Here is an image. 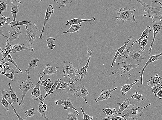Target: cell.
Returning <instances> with one entry per match:
<instances>
[{
  "instance_id": "obj_23",
  "label": "cell",
  "mask_w": 162,
  "mask_h": 120,
  "mask_svg": "<svg viewBox=\"0 0 162 120\" xmlns=\"http://www.w3.org/2000/svg\"><path fill=\"white\" fill-rule=\"evenodd\" d=\"M134 44H132L131 46L126 49L122 53L118 55L116 61H115V63L124 62V61L127 59V57H129V50Z\"/></svg>"
},
{
  "instance_id": "obj_18",
  "label": "cell",
  "mask_w": 162,
  "mask_h": 120,
  "mask_svg": "<svg viewBox=\"0 0 162 120\" xmlns=\"http://www.w3.org/2000/svg\"><path fill=\"white\" fill-rule=\"evenodd\" d=\"M1 53L2 56L3 57V59L4 60L7 62L11 63L17 69L20 70L21 73H23L21 70L18 67L17 64L15 63L13 60V58H12L10 54L6 53V52L2 50V48H1Z\"/></svg>"
},
{
  "instance_id": "obj_8",
  "label": "cell",
  "mask_w": 162,
  "mask_h": 120,
  "mask_svg": "<svg viewBox=\"0 0 162 120\" xmlns=\"http://www.w3.org/2000/svg\"><path fill=\"white\" fill-rule=\"evenodd\" d=\"M152 29L154 32L153 39L150 44V49L148 51L149 55H151L152 53V46H153L155 38L162 29V21L159 20H155L152 18Z\"/></svg>"
},
{
  "instance_id": "obj_32",
  "label": "cell",
  "mask_w": 162,
  "mask_h": 120,
  "mask_svg": "<svg viewBox=\"0 0 162 120\" xmlns=\"http://www.w3.org/2000/svg\"><path fill=\"white\" fill-rule=\"evenodd\" d=\"M8 85L11 91L12 104V105H14L16 103L19 102V98H18L16 93L12 90L10 83H9Z\"/></svg>"
},
{
  "instance_id": "obj_27",
  "label": "cell",
  "mask_w": 162,
  "mask_h": 120,
  "mask_svg": "<svg viewBox=\"0 0 162 120\" xmlns=\"http://www.w3.org/2000/svg\"><path fill=\"white\" fill-rule=\"evenodd\" d=\"M95 20V17H93L91 19H78V18H74L72 20H68L67 21V23L65 25H77L80 24L86 21H93Z\"/></svg>"
},
{
  "instance_id": "obj_50",
  "label": "cell",
  "mask_w": 162,
  "mask_h": 120,
  "mask_svg": "<svg viewBox=\"0 0 162 120\" xmlns=\"http://www.w3.org/2000/svg\"><path fill=\"white\" fill-rule=\"evenodd\" d=\"M2 97V99L1 101V104L5 107V109L7 111H9V105H11V104L5 99L4 97Z\"/></svg>"
},
{
  "instance_id": "obj_33",
  "label": "cell",
  "mask_w": 162,
  "mask_h": 120,
  "mask_svg": "<svg viewBox=\"0 0 162 120\" xmlns=\"http://www.w3.org/2000/svg\"><path fill=\"white\" fill-rule=\"evenodd\" d=\"M1 96L2 97H3L5 98V99L10 104L11 106L13 105L12 104L10 90L5 89L4 90H3L2 91Z\"/></svg>"
},
{
  "instance_id": "obj_56",
  "label": "cell",
  "mask_w": 162,
  "mask_h": 120,
  "mask_svg": "<svg viewBox=\"0 0 162 120\" xmlns=\"http://www.w3.org/2000/svg\"><path fill=\"white\" fill-rule=\"evenodd\" d=\"M11 106L12 108V109H13L14 112V113L17 116L18 119V120H26L25 119H23L21 118V116L19 115V114L17 112L16 110L15 109V108L13 106V105H12V106Z\"/></svg>"
},
{
  "instance_id": "obj_45",
  "label": "cell",
  "mask_w": 162,
  "mask_h": 120,
  "mask_svg": "<svg viewBox=\"0 0 162 120\" xmlns=\"http://www.w3.org/2000/svg\"><path fill=\"white\" fill-rule=\"evenodd\" d=\"M142 96L143 95L142 94H139L137 92H136L135 94H133L131 97L133 99H136L138 101H142L144 100V98L142 97Z\"/></svg>"
},
{
  "instance_id": "obj_34",
  "label": "cell",
  "mask_w": 162,
  "mask_h": 120,
  "mask_svg": "<svg viewBox=\"0 0 162 120\" xmlns=\"http://www.w3.org/2000/svg\"><path fill=\"white\" fill-rule=\"evenodd\" d=\"M151 31V27L149 26H147L146 27V29L144 30V31L142 33V34L140 38L138 39H137L136 41H133V44H135L137 42H138L139 43L141 42L143 39L145 37H146L147 35H148V34Z\"/></svg>"
},
{
  "instance_id": "obj_58",
  "label": "cell",
  "mask_w": 162,
  "mask_h": 120,
  "mask_svg": "<svg viewBox=\"0 0 162 120\" xmlns=\"http://www.w3.org/2000/svg\"><path fill=\"white\" fill-rule=\"evenodd\" d=\"M5 28V27L3 26H1V27H0V35L4 37L8 38V36H5L4 34H3L2 33V30L3 29Z\"/></svg>"
},
{
  "instance_id": "obj_40",
  "label": "cell",
  "mask_w": 162,
  "mask_h": 120,
  "mask_svg": "<svg viewBox=\"0 0 162 120\" xmlns=\"http://www.w3.org/2000/svg\"><path fill=\"white\" fill-rule=\"evenodd\" d=\"M61 79H58L56 80L55 81L54 83V84L52 86V87L50 91L49 92V93L47 95H45V96L44 97L43 101V102H44L45 98L47 97L49 95L54 93V91L56 90V88L57 87L58 83Z\"/></svg>"
},
{
  "instance_id": "obj_43",
  "label": "cell",
  "mask_w": 162,
  "mask_h": 120,
  "mask_svg": "<svg viewBox=\"0 0 162 120\" xmlns=\"http://www.w3.org/2000/svg\"><path fill=\"white\" fill-rule=\"evenodd\" d=\"M76 113L69 112L68 113L67 118L66 120H78Z\"/></svg>"
},
{
  "instance_id": "obj_24",
  "label": "cell",
  "mask_w": 162,
  "mask_h": 120,
  "mask_svg": "<svg viewBox=\"0 0 162 120\" xmlns=\"http://www.w3.org/2000/svg\"><path fill=\"white\" fill-rule=\"evenodd\" d=\"M76 82L72 81L71 84L68 85L66 89H62L63 90L68 94H72L74 95L77 91L79 89V88L76 85Z\"/></svg>"
},
{
  "instance_id": "obj_22",
  "label": "cell",
  "mask_w": 162,
  "mask_h": 120,
  "mask_svg": "<svg viewBox=\"0 0 162 120\" xmlns=\"http://www.w3.org/2000/svg\"><path fill=\"white\" fill-rule=\"evenodd\" d=\"M89 92L85 86L83 85L77 91L76 93L74 95V96L77 98L82 97L84 100H85L86 103L88 104V103L86 101V99L87 95H89Z\"/></svg>"
},
{
  "instance_id": "obj_37",
  "label": "cell",
  "mask_w": 162,
  "mask_h": 120,
  "mask_svg": "<svg viewBox=\"0 0 162 120\" xmlns=\"http://www.w3.org/2000/svg\"><path fill=\"white\" fill-rule=\"evenodd\" d=\"M66 79H65L63 81H61V79L60 80V81L58 83L56 90H58V89H60V90H62V89H66L68 85L71 84V82H69L68 83L65 82V81Z\"/></svg>"
},
{
  "instance_id": "obj_51",
  "label": "cell",
  "mask_w": 162,
  "mask_h": 120,
  "mask_svg": "<svg viewBox=\"0 0 162 120\" xmlns=\"http://www.w3.org/2000/svg\"><path fill=\"white\" fill-rule=\"evenodd\" d=\"M54 83H52L51 80L49 81L47 85L46 86V87H45L44 88L46 91V93L45 95H47L49 93V92L50 91L52 86L54 85Z\"/></svg>"
},
{
  "instance_id": "obj_3",
  "label": "cell",
  "mask_w": 162,
  "mask_h": 120,
  "mask_svg": "<svg viewBox=\"0 0 162 120\" xmlns=\"http://www.w3.org/2000/svg\"><path fill=\"white\" fill-rule=\"evenodd\" d=\"M136 9L131 10L127 7L121 8L119 11H116V17L117 21L123 20L124 21H130L135 22L136 21L134 12L136 11Z\"/></svg>"
},
{
  "instance_id": "obj_49",
  "label": "cell",
  "mask_w": 162,
  "mask_h": 120,
  "mask_svg": "<svg viewBox=\"0 0 162 120\" xmlns=\"http://www.w3.org/2000/svg\"><path fill=\"white\" fill-rule=\"evenodd\" d=\"M80 109L83 115V120H92L93 118V117L92 116H89L84 111L82 107H81Z\"/></svg>"
},
{
  "instance_id": "obj_30",
  "label": "cell",
  "mask_w": 162,
  "mask_h": 120,
  "mask_svg": "<svg viewBox=\"0 0 162 120\" xmlns=\"http://www.w3.org/2000/svg\"><path fill=\"white\" fill-rule=\"evenodd\" d=\"M162 80V76L156 74L154 77H151L147 81V85L148 86L155 85L160 83Z\"/></svg>"
},
{
  "instance_id": "obj_61",
  "label": "cell",
  "mask_w": 162,
  "mask_h": 120,
  "mask_svg": "<svg viewBox=\"0 0 162 120\" xmlns=\"http://www.w3.org/2000/svg\"><path fill=\"white\" fill-rule=\"evenodd\" d=\"M102 120H113L112 119H110L108 118V117H106V118H103Z\"/></svg>"
},
{
  "instance_id": "obj_60",
  "label": "cell",
  "mask_w": 162,
  "mask_h": 120,
  "mask_svg": "<svg viewBox=\"0 0 162 120\" xmlns=\"http://www.w3.org/2000/svg\"><path fill=\"white\" fill-rule=\"evenodd\" d=\"M151 2H156V3H158L159 4H160V7H161V11L162 12V3H161L160 2L158 1H151Z\"/></svg>"
},
{
  "instance_id": "obj_53",
  "label": "cell",
  "mask_w": 162,
  "mask_h": 120,
  "mask_svg": "<svg viewBox=\"0 0 162 120\" xmlns=\"http://www.w3.org/2000/svg\"><path fill=\"white\" fill-rule=\"evenodd\" d=\"M26 113V118L27 117H33L34 114H35V110L33 108L29 110H27L25 112Z\"/></svg>"
},
{
  "instance_id": "obj_57",
  "label": "cell",
  "mask_w": 162,
  "mask_h": 120,
  "mask_svg": "<svg viewBox=\"0 0 162 120\" xmlns=\"http://www.w3.org/2000/svg\"><path fill=\"white\" fill-rule=\"evenodd\" d=\"M155 96L159 99H162V90L158 91V93L155 95Z\"/></svg>"
},
{
  "instance_id": "obj_35",
  "label": "cell",
  "mask_w": 162,
  "mask_h": 120,
  "mask_svg": "<svg viewBox=\"0 0 162 120\" xmlns=\"http://www.w3.org/2000/svg\"><path fill=\"white\" fill-rule=\"evenodd\" d=\"M71 25L70 28L67 31L63 32V34L79 32L80 27L81 26L80 24L77 25Z\"/></svg>"
},
{
  "instance_id": "obj_47",
  "label": "cell",
  "mask_w": 162,
  "mask_h": 120,
  "mask_svg": "<svg viewBox=\"0 0 162 120\" xmlns=\"http://www.w3.org/2000/svg\"><path fill=\"white\" fill-rule=\"evenodd\" d=\"M10 18L4 17L2 14H1L0 16V26H3L6 24V21L10 19Z\"/></svg>"
},
{
  "instance_id": "obj_41",
  "label": "cell",
  "mask_w": 162,
  "mask_h": 120,
  "mask_svg": "<svg viewBox=\"0 0 162 120\" xmlns=\"http://www.w3.org/2000/svg\"><path fill=\"white\" fill-rule=\"evenodd\" d=\"M151 89L152 93L155 95L156 94L158 91L162 90V82H160L157 85H154Z\"/></svg>"
},
{
  "instance_id": "obj_26",
  "label": "cell",
  "mask_w": 162,
  "mask_h": 120,
  "mask_svg": "<svg viewBox=\"0 0 162 120\" xmlns=\"http://www.w3.org/2000/svg\"><path fill=\"white\" fill-rule=\"evenodd\" d=\"M37 110L44 118L46 120H49V118H47L46 115V111L48 110L47 107L44 103L42 100H40L39 103L37 107Z\"/></svg>"
},
{
  "instance_id": "obj_48",
  "label": "cell",
  "mask_w": 162,
  "mask_h": 120,
  "mask_svg": "<svg viewBox=\"0 0 162 120\" xmlns=\"http://www.w3.org/2000/svg\"><path fill=\"white\" fill-rule=\"evenodd\" d=\"M12 48V45H11L9 42L6 41V45L5 46V48L3 49L6 53L10 54L11 53Z\"/></svg>"
},
{
  "instance_id": "obj_9",
  "label": "cell",
  "mask_w": 162,
  "mask_h": 120,
  "mask_svg": "<svg viewBox=\"0 0 162 120\" xmlns=\"http://www.w3.org/2000/svg\"><path fill=\"white\" fill-rule=\"evenodd\" d=\"M21 29L20 27L16 26L11 25V29L8 33L10 36L7 39V42H12L15 40L20 39L19 37L22 34L20 32Z\"/></svg>"
},
{
  "instance_id": "obj_6",
  "label": "cell",
  "mask_w": 162,
  "mask_h": 120,
  "mask_svg": "<svg viewBox=\"0 0 162 120\" xmlns=\"http://www.w3.org/2000/svg\"><path fill=\"white\" fill-rule=\"evenodd\" d=\"M137 1L142 6L145 11L147 12V15L144 14V16L150 17L157 16L162 15V12L160 7L159 8L154 7L150 5L146 4L141 0H137Z\"/></svg>"
},
{
  "instance_id": "obj_42",
  "label": "cell",
  "mask_w": 162,
  "mask_h": 120,
  "mask_svg": "<svg viewBox=\"0 0 162 120\" xmlns=\"http://www.w3.org/2000/svg\"><path fill=\"white\" fill-rule=\"evenodd\" d=\"M54 2L57 3L60 5V8L61 7H64L68 4L71 3L72 1L71 0H64V1H58V0H55Z\"/></svg>"
},
{
  "instance_id": "obj_11",
  "label": "cell",
  "mask_w": 162,
  "mask_h": 120,
  "mask_svg": "<svg viewBox=\"0 0 162 120\" xmlns=\"http://www.w3.org/2000/svg\"><path fill=\"white\" fill-rule=\"evenodd\" d=\"M54 9L53 7V5L52 4L49 5L46 12L45 17L44 20V22L43 25L42 29L41 30L40 35L39 36V39H43V35L44 32L45 27L46 25V24L47 23L48 21L50 18L52 14L54 13Z\"/></svg>"
},
{
  "instance_id": "obj_14",
  "label": "cell",
  "mask_w": 162,
  "mask_h": 120,
  "mask_svg": "<svg viewBox=\"0 0 162 120\" xmlns=\"http://www.w3.org/2000/svg\"><path fill=\"white\" fill-rule=\"evenodd\" d=\"M55 104L56 105L60 104L62 106H64V109L65 110H67L69 108L72 109L75 111L77 115L79 114V112L77 111V110L73 106V104L70 100V98H69L68 100L65 99L64 101H62L61 100H56L55 101Z\"/></svg>"
},
{
  "instance_id": "obj_5",
  "label": "cell",
  "mask_w": 162,
  "mask_h": 120,
  "mask_svg": "<svg viewBox=\"0 0 162 120\" xmlns=\"http://www.w3.org/2000/svg\"><path fill=\"white\" fill-rule=\"evenodd\" d=\"M25 27L27 32L25 35L26 37L27 41L29 42L31 48L33 49V42L36 39L37 32L39 30L35 22L28 24Z\"/></svg>"
},
{
  "instance_id": "obj_2",
  "label": "cell",
  "mask_w": 162,
  "mask_h": 120,
  "mask_svg": "<svg viewBox=\"0 0 162 120\" xmlns=\"http://www.w3.org/2000/svg\"><path fill=\"white\" fill-rule=\"evenodd\" d=\"M151 105V104H149L148 105L144 107H138L137 104L134 105H130L127 109V112L122 117L127 116L134 120H137L139 117L145 114L143 110Z\"/></svg>"
},
{
  "instance_id": "obj_46",
  "label": "cell",
  "mask_w": 162,
  "mask_h": 120,
  "mask_svg": "<svg viewBox=\"0 0 162 120\" xmlns=\"http://www.w3.org/2000/svg\"><path fill=\"white\" fill-rule=\"evenodd\" d=\"M148 35H147L145 39H143L139 43V44L141 45V50L143 51H144L146 46L148 44Z\"/></svg>"
},
{
  "instance_id": "obj_1",
  "label": "cell",
  "mask_w": 162,
  "mask_h": 120,
  "mask_svg": "<svg viewBox=\"0 0 162 120\" xmlns=\"http://www.w3.org/2000/svg\"><path fill=\"white\" fill-rule=\"evenodd\" d=\"M139 64H130L125 62L118 63V68L113 71L112 74L114 75L116 73L118 74L121 76H125L129 79L131 75L129 74L130 70L133 69H137Z\"/></svg>"
},
{
  "instance_id": "obj_39",
  "label": "cell",
  "mask_w": 162,
  "mask_h": 120,
  "mask_svg": "<svg viewBox=\"0 0 162 120\" xmlns=\"http://www.w3.org/2000/svg\"><path fill=\"white\" fill-rule=\"evenodd\" d=\"M102 111L107 116H112L113 117L117 113L116 109L114 108L103 109Z\"/></svg>"
},
{
  "instance_id": "obj_29",
  "label": "cell",
  "mask_w": 162,
  "mask_h": 120,
  "mask_svg": "<svg viewBox=\"0 0 162 120\" xmlns=\"http://www.w3.org/2000/svg\"><path fill=\"white\" fill-rule=\"evenodd\" d=\"M39 61V60L37 58H34L31 60L29 64H28L27 69L25 70L28 75L30 74V70L35 69L36 67L38 66V64L37 63Z\"/></svg>"
},
{
  "instance_id": "obj_4",
  "label": "cell",
  "mask_w": 162,
  "mask_h": 120,
  "mask_svg": "<svg viewBox=\"0 0 162 120\" xmlns=\"http://www.w3.org/2000/svg\"><path fill=\"white\" fill-rule=\"evenodd\" d=\"M64 64L63 68V72L64 73L63 77L65 79L68 78L69 79V82H70L71 79H72L73 81H77L79 77H77L78 69H76L74 67L73 63L71 62H68L67 61H64Z\"/></svg>"
},
{
  "instance_id": "obj_13",
  "label": "cell",
  "mask_w": 162,
  "mask_h": 120,
  "mask_svg": "<svg viewBox=\"0 0 162 120\" xmlns=\"http://www.w3.org/2000/svg\"><path fill=\"white\" fill-rule=\"evenodd\" d=\"M144 54V52L141 50L139 51H136L133 50L130 48L129 50V57L132 58L133 60L141 62L143 60L146 59Z\"/></svg>"
},
{
  "instance_id": "obj_28",
  "label": "cell",
  "mask_w": 162,
  "mask_h": 120,
  "mask_svg": "<svg viewBox=\"0 0 162 120\" xmlns=\"http://www.w3.org/2000/svg\"><path fill=\"white\" fill-rule=\"evenodd\" d=\"M139 79L135 80V81L132 84H127L123 85L121 87L120 91L122 92V95L123 96L125 95L132 89L133 86L135 84L139 82Z\"/></svg>"
},
{
  "instance_id": "obj_54",
  "label": "cell",
  "mask_w": 162,
  "mask_h": 120,
  "mask_svg": "<svg viewBox=\"0 0 162 120\" xmlns=\"http://www.w3.org/2000/svg\"><path fill=\"white\" fill-rule=\"evenodd\" d=\"M109 118L113 120H127L126 118L122 116H118L116 117H108Z\"/></svg>"
},
{
  "instance_id": "obj_20",
  "label": "cell",
  "mask_w": 162,
  "mask_h": 120,
  "mask_svg": "<svg viewBox=\"0 0 162 120\" xmlns=\"http://www.w3.org/2000/svg\"><path fill=\"white\" fill-rule=\"evenodd\" d=\"M132 39V37L130 36V38L128 39V40H127V42H124V43H125V44L122 46V47L120 48L119 49H118L116 51V54L114 55L113 59L112 61L111 67H113L114 64H115V61H116L118 55L121 54V53H122L123 52L126 50L127 45L128 44L129 42L131 41V40Z\"/></svg>"
},
{
  "instance_id": "obj_19",
  "label": "cell",
  "mask_w": 162,
  "mask_h": 120,
  "mask_svg": "<svg viewBox=\"0 0 162 120\" xmlns=\"http://www.w3.org/2000/svg\"><path fill=\"white\" fill-rule=\"evenodd\" d=\"M58 68V67H53L49 64H47L43 69L42 72L39 74L40 75L44 74L45 75L51 76L57 73Z\"/></svg>"
},
{
  "instance_id": "obj_25",
  "label": "cell",
  "mask_w": 162,
  "mask_h": 120,
  "mask_svg": "<svg viewBox=\"0 0 162 120\" xmlns=\"http://www.w3.org/2000/svg\"><path fill=\"white\" fill-rule=\"evenodd\" d=\"M23 45H24V44H16L14 45H12V48L11 53L14 54L17 52L23 50H26L29 52H32L34 50L33 48L29 47H23Z\"/></svg>"
},
{
  "instance_id": "obj_21",
  "label": "cell",
  "mask_w": 162,
  "mask_h": 120,
  "mask_svg": "<svg viewBox=\"0 0 162 120\" xmlns=\"http://www.w3.org/2000/svg\"><path fill=\"white\" fill-rule=\"evenodd\" d=\"M132 102L130 101V99L129 98H127L125 100H124L122 103H117V104H119V110L115 114V115L117 114L121 115L122 113L124 111L127 109L128 107L131 105Z\"/></svg>"
},
{
  "instance_id": "obj_16",
  "label": "cell",
  "mask_w": 162,
  "mask_h": 120,
  "mask_svg": "<svg viewBox=\"0 0 162 120\" xmlns=\"http://www.w3.org/2000/svg\"><path fill=\"white\" fill-rule=\"evenodd\" d=\"M117 89L118 88L116 87L113 89H110V90H102L101 94L95 100V102L97 103L99 101L110 99L111 98V94Z\"/></svg>"
},
{
  "instance_id": "obj_44",
  "label": "cell",
  "mask_w": 162,
  "mask_h": 120,
  "mask_svg": "<svg viewBox=\"0 0 162 120\" xmlns=\"http://www.w3.org/2000/svg\"><path fill=\"white\" fill-rule=\"evenodd\" d=\"M8 4L7 3L0 1V12L1 14H2L3 12L6 11L7 10Z\"/></svg>"
},
{
  "instance_id": "obj_17",
  "label": "cell",
  "mask_w": 162,
  "mask_h": 120,
  "mask_svg": "<svg viewBox=\"0 0 162 120\" xmlns=\"http://www.w3.org/2000/svg\"><path fill=\"white\" fill-rule=\"evenodd\" d=\"M162 53L159 54H155L154 55H152L151 56L150 58H149L148 60L147 61V62L145 64V65L143 67V68L141 70H140L139 72V73L141 74V85H143V75H144V73L145 70L146 68V67L149 65V64L155 61H158L159 60V57L160 56H162Z\"/></svg>"
},
{
  "instance_id": "obj_31",
  "label": "cell",
  "mask_w": 162,
  "mask_h": 120,
  "mask_svg": "<svg viewBox=\"0 0 162 120\" xmlns=\"http://www.w3.org/2000/svg\"><path fill=\"white\" fill-rule=\"evenodd\" d=\"M1 63L5 64V65H2V68L1 70V72H4L6 74H9L12 72H15L16 73L18 74V72L16 71L12 68V67L9 66V64L7 63H6L2 62L1 61Z\"/></svg>"
},
{
  "instance_id": "obj_55",
  "label": "cell",
  "mask_w": 162,
  "mask_h": 120,
  "mask_svg": "<svg viewBox=\"0 0 162 120\" xmlns=\"http://www.w3.org/2000/svg\"><path fill=\"white\" fill-rule=\"evenodd\" d=\"M51 80V79H48L43 80L41 83H40V86H44V87H45L47 85L49 81Z\"/></svg>"
},
{
  "instance_id": "obj_36",
  "label": "cell",
  "mask_w": 162,
  "mask_h": 120,
  "mask_svg": "<svg viewBox=\"0 0 162 120\" xmlns=\"http://www.w3.org/2000/svg\"><path fill=\"white\" fill-rule=\"evenodd\" d=\"M32 22V21L26 20L23 21H12L10 23H6V24L9 25H10L14 26H21L24 25H27Z\"/></svg>"
},
{
  "instance_id": "obj_52",
  "label": "cell",
  "mask_w": 162,
  "mask_h": 120,
  "mask_svg": "<svg viewBox=\"0 0 162 120\" xmlns=\"http://www.w3.org/2000/svg\"><path fill=\"white\" fill-rule=\"evenodd\" d=\"M16 73L15 72H12L9 74H6L4 72H1V74L2 75L6 76L8 79L12 80V81H14V75Z\"/></svg>"
},
{
  "instance_id": "obj_10",
  "label": "cell",
  "mask_w": 162,
  "mask_h": 120,
  "mask_svg": "<svg viewBox=\"0 0 162 120\" xmlns=\"http://www.w3.org/2000/svg\"><path fill=\"white\" fill-rule=\"evenodd\" d=\"M38 76H39V82L37 83L35 87L33 88L32 95H31V97H32V99L36 101H37L39 99L40 100H43V96L41 91H40V87L42 79L44 76H40V75L39 73L38 74Z\"/></svg>"
},
{
  "instance_id": "obj_7",
  "label": "cell",
  "mask_w": 162,
  "mask_h": 120,
  "mask_svg": "<svg viewBox=\"0 0 162 120\" xmlns=\"http://www.w3.org/2000/svg\"><path fill=\"white\" fill-rule=\"evenodd\" d=\"M34 84L32 82L30 76H28L27 79L26 81L22 82L21 84L20 85L19 88L22 91V96L20 103L17 104L18 105H23L24 104V98L25 97L27 93L30 89H32Z\"/></svg>"
},
{
  "instance_id": "obj_38",
  "label": "cell",
  "mask_w": 162,
  "mask_h": 120,
  "mask_svg": "<svg viewBox=\"0 0 162 120\" xmlns=\"http://www.w3.org/2000/svg\"><path fill=\"white\" fill-rule=\"evenodd\" d=\"M56 41L55 38H49L46 40L48 48L51 49V50H53L55 47H56V45L54 44Z\"/></svg>"
},
{
  "instance_id": "obj_15",
  "label": "cell",
  "mask_w": 162,
  "mask_h": 120,
  "mask_svg": "<svg viewBox=\"0 0 162 120\" xmlns=\"http://www.w3.org/2000/svg\"><path fill=\"white\" fill-rule=\"evenodd\" d=\"M21 3L20 1L16 0H12L11 1V13L13 18L12 21H16L17 14L20 10Z\"/></svg>"
},
{
  "instance_id": "obj_59",
  "label": "cell",
  "mask_w": 162,
  "mask_h": 120,
  "mask_svg": "<svg viewBox=\"0 0 162 120\" xmlns=\"http://www.w3.org/2000/svg\"><path fill=\"white\" fill-rule=\"evenodd\" d=\"M150 18H154V19H157V20H160L162 21V15H160L157 16H154L150 17Z\"/></svg>"
},
{
  "instance_id": "obj_12",
  "label": "cell",
  "mask_w": 162,
  "mask_h": 120,
  "mask_svg": "<svg viewBox=\"0 0 162 120\" xmlns=\"http://www.w3.org/2000/svg\"><path fill=\"white\" fill-rule=\"evenodd\" d=\"M92 52V50L88 51V53L89 54V57L88 58V62H87L85 66L82 67V68L78 69V70L77 72H78V73H77V74L78 75H79L80 76V81H82V80L86 76L87 73H88V72L87 71V69H88L89 66V63L90 60H91Z\"/></svg>"
}]
</instances>
